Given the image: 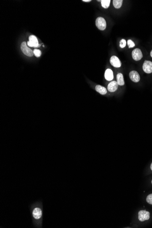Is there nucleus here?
Returning a JSON list of instances; mask_svg holds the SVG:
<instances>
[{
  "instance_id": "obj_1",
  "label": "nucleus",
  "mask_w": 152,
  "mask_h": 228,
  "mask_svg": "<svg viewBox=\"0 0 152 228\" xmlns=\"http://www.w3.org/2000/svg\"><path fill=\"white\" fill-rule=\"evenodd\" d=\"M33 226L37 228H42L43 220V206L42 202L37 201L30 206Z\"/></svg>"
},
{
  "instance_id": "obj_2",
  "label": "nucleus",
  "mask_w": 152,
  "mask_h": 228,
  "mask_svg": "<svg viewBox=\"0 0 152 228\" xmlns=\"http://www.w3.org/2000/svg\"><path fill=\"white\" fill-rule=\"evenodd\" d=\"M96 25L100 30L103 31L106 29L107 24L106 20L103 17H99L96 20Z\"/></svg>"
},
{
  "instance_id": "obj_3",
  "label": "nucleus",
  "mask_w": 152,
  "mask_h": 228,
  "mask_svg": "<svg viewBox=\"0 0 152 228\" xmlns=\"http://www.w3.org/2000/svg\"><path fill=\"white\" fill-rule=\"evenodd\" d=\"M21 50L23 53L26 56H28V57H32L33 56L34 53H33V51H32L31 49L27 47L25 42H24L21 44Z\"/></svg>"
},
{
  "instance_id": "obj_4",
  "label": "nucleus",
  "mask_w": 152,
  "mask_h": 228,
  "mask_svg": "<svg viewBox=\"0 0 152 228\" xmlns=\"http://www.w3.org/2000/svg\"><path fill=\"white\" fill-rule=\"evenodd\" d=\"M138 218L141 222L149 220L150 218V213L146 210H140L138 212Z\"/></svg>"
},
{
  "instance_id": "obj_5",
  "label": "nucleus",
  "mask_w": 152,
  "mask_h": 228,
  "mask_svg": "<svg viewBox=\"0 0 152 228\" xmlns=\"http://www.w3.org/2000/svg\"><path fill=\"white\" fill-rule=\"evenodd\" d=\"M132 57L136 61L140 60L143 57L141 50L139 48H136L133 50L132 53Z\"/></svg>"
},
{
  "instance_id": "obj_6",
  "label": "nucleus",
  "mask_w": 152,
  "mask_h": 228,
  "mask_svg": "<svg viewBox=\"0 0 152 228\" xmlns=\"http://www.w3.org/2000/svg\"><path fill=\"white\" fill-rule=\"evenodd\" d=\"M142 69L145 73L149 74L152 73V62L150 61H145L143 65Z\"/></svg>"
},
{
  "instance_id": "obj_7",
  "label": "nucleus",
  "mask_w": 152,
  "mask_h": 228,
  "mask_svg": "<svg viewBox=\"0 0 152 228\" xmlns=\"http://www.w3.org/2000/svg\"><path fill=\"white\" fill-rule=\"evenodd\" d=\"M29 42H27L28 46L31 47H38L40 46L39 45L37 38L34 35H30L29 38Z\"/></svg>"
},
{
  "instance_id": "obj_8",
  "label": "nucleus",
  "mask_w": 152,
  "mask_h": 228,
  "mask_svg": "<svg viewBox=\"0 0 152 228\" xmlns=\"http://www.w3.org/2000/svg\"><path fill=\"white\" fill-rule=\"evenodd\" d=\"M110 63L115 68H119L121 67L122 65V63L119 58L115 56L111 57L110 59Z\"/></svg>"
},
{
  "instance_id": "obj_9",
  "label": "nucleus",
  "mask_w": 152,
  "mask_h": 228,
  "mask_svg": "<svg viewBox=\"0 0 152 228\" xmlns=\"http://www.w3.org/2000/svg\"><path fill=\"white\" fill-rule=\"evenodd\" d=\"M129 76L130 79L134 83H138L140 80V76L137 71H131L130 72Z\"/></svg>"
},
{
  "instance_id": "obj_10",
  "label": "nucleus",
  "mask_w": 152,
  "mask_h": 228,
  "mask_svg": "<svg viewBox=\"0 0 152 228\" xmlns=\"http://www.w3.org/2000/svg\"><path fill=\"white\" fill-rule=\"evenodd\" d=\"M118 87V84L117 82L114 81L110 82L107 86V89L108 91L113 93L117 90Z\"/></svg>"
},
{
  "instance_id": "obj_11",
  "label": "nucleus",
  "mask_w": 152,
  "mask_h": 228,
  "mask_svg": "<svg viewBox=\"0 0 152 228\" xmlns=\"http://www.w3.org/2000/svg\"><path fill=\"white\" fill-rule=\"evenodd\" d=\"M105 79L107 81H112V80L114 79V73L112 70L110 69H107L106 70L104 74Z\"/></svg>"
},
{
  "instance_id": "obj_12",
  "label": "nucleus",
  "mask_w": 152,
  "mask_h": 228,
  "mask_svg": "<svg viewBox=\"0 0 152 228\" xmlns=\"http://www.w3.org/2000/svg\"><path fill=\"white\" fill-rule=\"evenodd\" d=\"M117 82L119 86H123L125 84L123 74L122 73H118L117 75Z\"/></svg>"
},
{
  "instance_id": "obj_13",
  "label": "nucleus",
  "mask_w": 152,
  "mask_h": 228,
  "mask_svg": "<svg viewBox=\"0 0 152 228\" xmlns=\"http://www.w3.org/2000/svg\"><path fill=\"white\" fill-rule=\"evenodd\" d=\"M96 91L102 95H105L107 93V91L106 88L102 86L101 85H97L95 87Z\"/></svg>"
},
{
  "instance_id": "obj_14",
  "label": "nucleus",
  "mask_w": 152,
  "mask_h": 228,
  "mask_svg": "<svg viewBox=\"0 0 152 228\" xmlns=\"http://www.w3.org/2000/svg\"><path fill=\"white\" fill-rule=\"evenodd\" d=\"M113 5L116 9H119L122 5L123 1V0H114Z\"/></svg>"
},
{
  "instance_id": "obj_15",
  "label": "nucleus",
  "mask_w": 152,
  "mask_h": 228,
  "mask_svg": "<svg viewBox=\"0 0 152 228\" xmlns=\"http://www.w3.org/2000/svg\"><path fill=\"white\" fill-rule=\"evenodd\" d=\"M110 2V0H102L101 1V5H102V7L104 8L107 9L109 8Z\"/></svg>"
},
{
  "instance_id": "obj_16",
  "label": "nucleus",
  "mask_w": 152,
  "mask_h": 228,
  "mask_svg": "<svg viewBox=\"0 0 152 228\" xmlns=\"http://www.w3.org/2000/svg\"><path fill=\"white\" fill-rule=\"evenodd\" d=\"M126 45V41L125 39H121V41H120V43H119V46L122 48H123L125 47Z\"/></svg>"
},
{
  "instance_id": "obj_17",
  "label": "nucleus",
  "mask_w": 152,
  "mask_h": 228,
  "mask_svg": "<svg viewBox=\"0 0 152 228\" xmlns=\"http://www.w3.org/2000/svg\"><path fill=\"white\" fill-rule=\"evenodd\" d=\"M127 45L129 46V48H133V47L135 46V43H134V42H133L132 40H130V39H129V40H127Z\"/></svg>"
},
{
  "instance_id": "obj_18",
  "label": "nucleus",
  "mask_w": 152,
  "mask_h": 228,
  "mask_svg": "<svg viewBox=\"0 0 152 228\" xmlns=\"http://www.w3.org/2000/svg\"><path fill=\"white\" fill-rule=\"evenodd\" d=\"M33 53H34V55H35L36 57H40L41 54H42L41 51H40V50L38 49H35L33 51Z\"/></svg>"
},
{
  "instance_id": "obj_19",
  "label": "nucleus",
  "mask_w": 152,
  "mask_h": 228,
  "mask_svg": "<svg viewBox=\"0 0 152 228\" xmlns=\"http://www.w3.org/2000/svg\"><path fill=\"white\" fill-rule=\"evenodd\" d=\"M146 201L149 204L152 205V194L148 195L146 198Z\"/></svg>"
},
{
  "instance_id": "obj_20",
  "label": "nucleus",
  "mask_w": 152,
  "mask_h": 228,
  "mask_svg": "<svg viewBox=\"0 0 152 228\" xmlns=\"http://www.w3.org/2000/svg\"><path fill=\"white\" fill-rule=\"evenodd\" d=\"M83 1L84 2H90L91 1V0H83Z\"/></svg>"
},
{
  "instance_id": "obj_21",
  "label": "nucleus",
  "mask_w": 152,
  "mask_h": 228,
  "mask_svg": "<svg viewBox=\"0 0 152 228\" xmlns=\"http://www.w3.org/2000/svg\"><path fill=\"white\" fill-rule=\"evenodd\" d=\"M150 55H151V57H152V51H151V53H150Z\"/></svg>"
},
{
  "instance_id": "obj_22",
  "label": "nucleus",
  "mask_w": 152,
  "mask_h": 228,
  "mask_svg": "<svg viewBox=\"0 0 152 228\" xmlns=\"http://www.w3.org/2000/svg\"><path fill=\"white\" fill-rule=\"evenodd\" d=\"M151 170H152V164H151Z\"/></svg>"
},
{
  "instance_id": "obj_23",
  "label": "nucleus",
  "mask_w": 152,
  "mask_h": 228,
  "mask_svg": "<svg viewBox=\"0 0 152 228\" xmlns=\"http://www.w3.org/2000/svg\"></svg>"
}]
</instances>
